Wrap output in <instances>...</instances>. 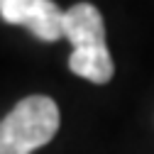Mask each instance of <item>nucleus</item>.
Segmentation results:
<instances>
[{"instance_id": "obj_1", "label": "nucleus", "mask_w": 154, "mask_h": 154, "mask_svg": "<svg viewBox=\"0 0 154 154\" xmlns=\"http://www.w3.org/2000/svg\"><path fill=\"white\" fill-rule=\"evenodd\" d=\"M59 108L47 95L20 100L0 122V154H32L59 132Z\"/></svg>"}, {"instance_id": "obj_2", "label": "nucleus", "mask_w": 154, "mask_h": 154, "mask_svg": "<svg viewBox=\"0 0 154 154\" xmlns=\"http://www.w3.org/2000/svg\"><path fill=\"white\" fill-rule=\"evenodd\" d=\"M0 17L8 25L27 27L42 42L64 37V10L51 0H0Z\"/></svg>"}, {"instance_id": "obj_3", "label": "nucleus", "mask_w": 154, "mask_h": 154, "mask_svg": "<svg viewBox=\"0 0 154 154\" xmlns=\"http://www.w3.org/2000/svg\"><path fill=\"white\" fill-rule=\"evenodd\" d=\"M64 37L73 51H100L105 44V25L100 10L91 3H79L64 10Z\"/></svg>"}, {"instance_id": "obj_4", "label": "nucleus", "mask_w": 154, "mask_h": 154, "mask_svg": "<svg viewBox=\"0 0 154 154\" xmlns=\"http://www.w3.org/2000/svg\"><path fill=\"white\" fill-rule=\"evenodd\" d=\"M69 69L91 83H108L112 79V56L108 49L100 51H71Z\"/></svg>"}]
</instances>
